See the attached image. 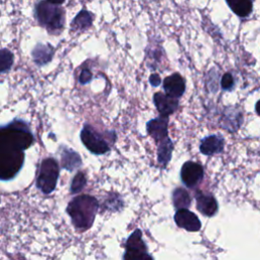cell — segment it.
Listing matches in <instances>:
<instances>
[{
	"label": "cell",
	"mask_w": 260,
	"mask_h": 260,
	"mask_svg": "<svg viewBox=\"0 0 260 260\" xmlns=\"http://www.w3.org/2000/svg\"><path fill=\"white\" fill-rule=\"evenodd\" d=\"M34 143V135L28 124L14 119L0 126V180L9 181L21 170L24 150Z\"/></svg>",
	"instance_id": "obj_1"
},
{
	"label": "cell",
	"mask_w": 260,
	"mask_h": 260,
	"mask_svg": "<svg viewBox=\"0 0 260 260\" xmlns=\"http://www.w3.org/2000/svg\"><path fill=\"white\" fill-rule=\"evenodd\" d=\"M98 208L99 201L96 198L90 195H79L68 203L66 210L75 229L84 231L92 225Z\"/></svg>",
	"instance_id": "obj_2"
},
{
	"label": "cell",
	"mask_w": 260,
	"mask_h": 260,
	"mask_svg": "<svg viewBox=\"0 0 260 260\" xmlns=\"http://www.w3.org/2000/svg\"><path fill=\"white\" fill-rule=\"evenodd\" d=\"M35 16L51 34H59L65 24V11L62 6L48 0H42L36 5Z\"/></svg>",
	"instance_id": "obj_3"
},
{
	"label": "cell",
	"mask_w": 260,
	"mask_h": 260,
	"mask_svg": "<svg viewBox=\"0 0 260 260\" xmlns=\"http://www.w3.org/2000/svg\"><path fill=\"white\" fill-rule=\"evenodd\" d=\"M59 177V165L53 157L45 158L40 166L36 179V186L44 194H50L55 190Z\"/></svg>",
	"instance_id": "obj_4"
},
{
	"label": "cell",
	"mask_w": 260,
	"mask_h": 260,
	"mask_svg": "<svg viewBox=\"0 0 260 260\" xmlns=\"http://www.w3.org/2000/svg\"><path fill=\"white\" fill-rule=\"evenodd\" d=\"M80 139L84 146L93 154H104L111 148L104 135L89 124H84L80 132Z\"/></svg>",
	"instance_id": "obj_5"
},
{
	"label": "cell",
	"mask_w": 260,
	"mask_h": 260,
	"mask_svg": "<svg viewBox=\"0 0 260 260\" xmlns=\"http://www.w3.org/2000/svg\"><path fill=\"white\" fill-rule=\"evenodd\" d=\"M124 259H152L147 253V247L142 240L140 230H135L126 241V250Z\"/></svg>",
	"instance_id": "obj_6"
},
{
	"label": "cell",
	"mask_w": 260,
	"mask_h": 260,
	"mask_svg": "<svg viewBox=\"0 0 260 260\" xmlns=\"http://www.w3.org/2000/svg\"><path fill=\"white\" fill-rule=\"evenodd\" d=\"M203 176V168L198 162L188 160L182 166L181 180L188 188H193L195 185H197L202 180Z\"/></svg>",
	"instance_id": "obj_7"
},
{
	"label": "cell",
	"mask_w": 260,
	"mask_h": 260,
	"mask_svg": "<svg viewBox=\"0 0 260 260\" xmlns=\"http://www.w3.org/2000/svg\"><path fill=\"white\" fill-rule=\"evenodd\" d=\"M175 222L179 228L185 229L188 232H197L201 228V222L198 216L187 208H180L174 216Z\"/></svg>",
	"instance_id": "obj_8"
},
{
	"label": "cell",
	"mask_w": 260,
	"mask_h": 260,
	"mask_svg": "<svg viewBox=\"0 0 260 260\" xmlns=\"http://www.w3.org/2000/svg\"><path fill=\"white\" fill-rule=\"evenodd\" d=\"M153 103L156 107V110L159 112L160 116L169 117L175 113L179 107L178 99L172 98L167 93L156 92L153 95Z\"/></svg>",
	"instance_id": "obj_9"
},
{
	"label": "cell",
	"mask_w": 260,
	"mask_h": 260,
	"mask_svg": "<svg viewBox=\"0 0 260 260\" xmlns=\"http://www.w3.org/2000/svg\"><path fill=\"white\" fill-rule=\"evenodd\" d=\"M165 92L175 99H179L185 91V80L179 73H174L164 79Z\"/></svg>",
	"instance_id": "obj_10"
},
{
	"label": "cell",
	"mask_w": 260,
	"mask_h": 260,
	"mask_svg": "<svg viewBox=\"0 0 260 260\" xmlns=\"http://www.w3.org/2000/svg\"><path fill=\"white\" fill-rule=\"evenodd\" d=\"M196 207L205 216H212L218 210V205L215 198L211 194H205L201 191L195 193Z\"/></svg>",
	"instance_id": "obj_11"
},
{
	"label": "cell",
	"mask_w": 260,
	"mask_h": 260,
	"mask_svg": "<svg viewBox=\"0 0 260 260\" xmlns=\"http://www.w3.org/2000/svg\"><path fill=\"white\" fill-rule=\"evenodd\" d=\"M168 124L169 119L166 116H160L149 120L146 124L147 133L155 140L160 141L168 136Z\"/></svg>",
	"instance_id": "obj_12"
},
{
	"label": "cell",
	"mask_w": 260,
	"mask_h": 260,
	"mask_svg": "<svg viewBox=\"0 0 260 260\" xmlns=\"http://www.w3.org/2000/svg\"><path fill=\"white\" fill-rule=\"evenodd\" d=\"M223 138L219 135H210L201 140L200 151L205 155L219 153L223 149Z\"/></svg>",
	"instance_id": "obj_13"
},
{
	"label": "cell",
	"mask_w": 260,
	"mask_h": 260,
	"mask_svg": "<svg viewBox=\"0 0 260 260\" xmlns=\"http://www.w3.org/2000/svg\"><path fill=\"white\" fill-rule=\"evenodd\" d=\"M31 55L34 62L39 66H43L52 60L54 48L50 44H38L34 48Z\"/></svg>",
	"instance_id": "obj_14"
},
{
	"label": "cell",
	"mask_w": 260,
	"mask_h": 260,
	"mask_svg": "<svg viewBox=\"0 0 260 260\" xmlns=\"http://www.w3.org/2000/svg\"><path fill=\"white\" fill-rule=\"evenodd\" d=\"M231 10L240 17H247L253 10L254 0H225Z\"/></svg>",
	"instance_id": "obj_15"
},
{
	"label": "cell",
	"mask_w": 260,
	"mask_h": 260,
	"mask_svg": "<svg viewBox=\"0 0 260 260\" xmlns=\"http://www.w3.org/2000/svg\"><path fill=\"white\" fill-rule=\"evenodd\" d=\"M91 24H92V14L89 11L82 9L73 18V20L70 23V26H71V29L74 31H82L89 28Z\"/></svg>",
	"instance_id": "obj_16"
},
{
	"label": "cell",
	"mask_w": 260,
	"mask_h": 260,
	"mask_svg": "<svg viewBox=\"0 0 260 260\" xmlns=\"http://www.w3.org/2000/svg\"><path fill=\"white\" fill-rule=\"evenodd\" d=\"M81 166L79 154L71 149L63 148L61 153V167L68 171H74Z\"/></svg>",
	"instance_id": "obj_17"
},
{
	"label": "cell",
	"mask_w": 260,
	"mask_h": 260,
	"mask_svg": "<svg viewBox=\"0 0 260 260\" xmlns=\"http://www.w3.org/2000/svg\"><path fill=\"white\" fill-rule=\"evenodd\" d=\"M173 147V142L168 136L159 141L157 147V161L160 166L166 167L171 160Z\"/></svg>",
	"instance_id": "obj_18"
},
{
	"label": "cell",
	"mask_w": 260,
	"mask_h": 260,
	"mask_svg": "<svg viewBox=\"0 0 260 260\" xmlns=\"http://www.w3.org/2000/svg\"><path fill=\"white\" fill-rule=\"evenodd\" d=\"M172 200H173L174 206L177 209L188 208L190 206V204H191V198H190L189 193L187 192L186 189L180 188V187L176 188L173 191Z\"/></svg>",
	"instance_id": "obj_19"
},
{
	"label": "cell",
	"mask_w": 260,
	"mask_h": 260,
	"mask_svg": "<svg viewBox=\"0 0 260 260\" xmlns=\"http://www.w3.org/2000/svg\"><path fill=\"white\" fill-rule=\"evenodd\" d=\"M14 56L8 49L0 50V73L8 71L13 64Z\"/></svg>",
	"instance_id": "obj_20"
},
{
	"label": "cell",
	"mask_w": 260,
	"mask_h": 260,
	"mask_svg": "<svg viewBox=\"0 0 260 260\" xmlns=\"http://www.w3.org/2000/svg\"><path fill=\"white\" fill-rule=\"evenodd\" d=\"M86 185V177L84 175V173L82 172H78L72 179L71 184H70V191L71 193L75 194L80 192L84 186Z\"/></svg>",
	"instance_id": "obj_21"
},
{
	"label": "cell",
	"mask_w": 260,
	"mask_h": 260,
	"mask_svg": "<svg viewBox=\"0 0 260 260\" xmlns=\"http://www.w3.org/2000/svg\"><path fill=\"white\" fill-rule=\"evenodd\" d=\"M221 87L225 90H230L233 88L234 84H235V81H234V77L232 76L231 73H225L222 78H221Z\"/></svg>",
	"instance_id": "obj_22"
},
{
	"label": "cell",
	"mask_w": 260,
	"mask_h": 260,
	"mask_svg": "<svg viewBox=\"0 0 260 260\" xmlns=\"http://www.w3.org/2000/svg\"><path fill=\"white\" fill-rule=\"evenodd\" d=\"M79 83L85 84L88 83L92 79V73L89 69H83L79 75Z\"/></svg>",
	"instance_id": "obj_23"
},
{
	"label": "cell",
	"mask_w": 260,
	"mask_h": 260,
	"mask_svg": "<svg viewBox=\"0 0 260 260\" xmlns=\"http://www.w3.org/2000/svg\"><path fill=\"white\" fill-rule=\"evenodd\" d=\"M149 82H150V84H151L152 86H157V85H159V83H160V77H159V75L156 74V73L151 74L150 77H149Z\"/></svg>",
	"instance_id": "obj_24"
},
{
	"label": "cell",
	"mask_w": 260,
	"mask_h": 260,
	"mask_svg": "<svg viewBox=\"0 0 260 260\" xmlns=\"http://www.w3.org/2000/svg\"><path fill=\"white\" fill-rule=\"evenodd\" d=\"M255 110H256V113L260 116V100L256 103V106H255Z\"/></svg>",
	"instance_id": "obj_25"
},
{
	"label": "cell",
	"mask_w": 260,
	"mask_h": 260,
	"mask_svg": "<svg viewBox=\"0 0 260 260\" xmlns=\"http://www.w3.org/2000/svg\"><path fill=\"white\" fill-rule=\"evenodd\" d=\"M48 1H50L52 3H55V4H59V5H61L65 2V0H48Z\"/></svg>",
	"instance_id": "obj_26"
},
{
	"label": "cell",
	"mask_w": 260,
	"mask_h": 260,
	"mask_svg": "<svg viewBox=\"0 0 260 260\" xmlns=\"http://www.w3.org/2000/svg\"><path fill=\"white\" fill-rule=\"evenodd\" d=\"M87 1H89V0H87Z\"/></svg>",
	"instance_id": "obj_27"
}]
</instances>
